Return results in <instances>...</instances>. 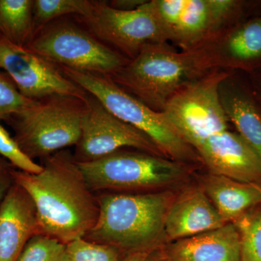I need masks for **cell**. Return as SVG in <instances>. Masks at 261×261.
Listing matches in <instances>:
<instances>
[{"label": "cell", "mask_w": 261, "mask_h": 261, "mask_svg": "<svg viewBox=\"0 0 261 261\" xmlns=\"http://www.w3.org/2000/svg\"><path fill=\"white\" fill-rule=\"evenodd\" d=\"M40 172L13 170L15 183L32 197L37 233L64 244L84 238L97 223V196L90 190L74 156L68 149L43 159Z\"/></svg>", "instance_id": "obj_1"}, {"label": "cell", "mask_w": 261, "mask_h": 261, "mask_svg": "<svg viewBox=\"0 0 261 261\" xmlns=\"http://www.w3.org/2000/svg\"><path fill=\"white\" fill-rule=\"evenodd\" d=\"M176 195L171 191L102 192L97 223L84 237L124 254L150 253L166 245L165 219Z\"/></svg>", "instance_id": "obj_2"}, {"label": "cell", "mask_w": 261, "mask_h": 261, "mask_svg": "<svg viewBox=\"0 0 261 261\" xmlns=\"http://www.w3.org/2000/svg\"><path fill=\"white\" fill-rule=\"evenodd\" d=\"M214 70L205 46L178 51L168 43L147 46L111 75L127 93L154 111L163 112L184 86Z\"/></svg>", "instance_id": "obj_3"}, {"label": "cell", "mask_w": 261, "mask_h": 261, "mask_svg": "<svg viewBox=\"0 0 261 261\" xmlns=\"http://www.w3.org/2000/svg\"><path fill=\"white\" fill-rule=\"evenodd\" d=\"M61 68L68 79L97 98L117 118L147 135L165 157L190 165L201 162L197 152L178 135L164 113L152 110L127 93L108 75Z\"/></svg>", "instance_id": "obj_4"}, {"label": "cell", "mask_w": 261, "mask_h": 261, "mask_svg": "<svg viewBox=\"0 0 261 261\" xmlns=\"http://www.w3.org/2000/svg\"><path fill=\"white\" fill-rule=\"evenodd\" d=\"M92 192L142 193L180 183L192 165L142 151L119 149L88 162H77Z\"/></svg>", "instance_id": "obj_5"}, {"label": "cell", "mask_w": 261, "mask_h": 261, "mask_svg": "<svg viewBox=\"0 0 261 261\" xmlns=\"http://www.w3.org/2000/svg\"><path fill=\"white\" fill-rule=\"evenodd\" d=\"M86 99L56 95L34 102L8 121L13 139L29 159L42 160L76 145L82 132Z\"/></svg>", "instance_id": "obj_6"}, {"label": "cell", "mask_w": 261, "mask_h": 261, "mask_svg": "<svg viewBox=\"0 0 261 261\" xmlns=\"http://www.w3.org/2000/svg\"><path fill=\"white\" fill-rule=\"evenodd\" d=\"M167 35L188 51L203 47L245 20L249 3L240 0H152Z\"/></svg>", "instance_id": "obj_7"}, {"label": "cell", "mask_w": 261, "mask_h": 261, "mask_svg": "<svg viewBox=\"0 0 261 261\" xmlns=\"http://www.w3.org/2000/svg\"><path fill=\"white\" fill-rule=\"evenodd\" d=\"M25 47L59 67L108 76L129 61L68 20L53 21L39 29Z\"/></svg>", "instance_id": "obj_8"}, {"label": "cell", "mask_w": 261, "mask_h": 261, "mask_svg": "<svg viewBox=\"0 0 261 261\" xmlns=\"http://www.w3.org/2000/svg\"><path fill=\"white\" fill-rule=\"evenodd\" d=\"M230 74L214 69L184 86L163 111L178 135L195 149L207 138L228 129L220 97L221 84Z\"/></svg>", "instance_id": "obj_9"}, {"label": "cell", "mask_w": 261, "mask_h": 261, "mask_svg": "<svg viewBox=\"0 0 261 261\" xmlns=\"http://www.w3.org/2000/svg\"><path fill=\"white\" fill-rule=\"evenodd\" d=\"M89 32L133 59L149 45L168 43V37L153 2L130 11L111 8L107 1H91L82 17Z\"/></svg>", "instance_id": "obj_10"}, {"label": "cell", "mask_w": 261, "mask_h": 261, "mask_svg": "<svg viewBox=\"0 0 261 261\" xmlns=\"http://www.w3.org/2000/svg\"><path fill=\"white\" fill-rule=\"evenodd\" d=\"M86 106L73 154L76 162L94 161L126 147L165 157L147 135L117 118L89 93Z\"/></svg>", "instance_id": "obj_11"}, {"label": "cell", "mask_w": 261, "mask_h": 261, "mask_svg": "<svg viewBox=\"0 0 261 261\" xmlns=\"http://www.w3.org/2000/svg\"><path fill=\"white\" fill-rule=\"evenodd\" d=\"M0 69L9 75L20 94L31 100L56 95L86 99L88 94L68 79L58 65L1 35Z\"/></svg>", "instance_id": "obj_12"}, {"label": "cell", "mask_w": 261, "mask_h": 261, "mask_svg": "<svg viewBox=\"0 0 261 261\" xmlns=\"http://www.w3.org/2000/svg\"><path fill=\"white\" fill-rule=\"evenodd\" d=\"M211 173L261 186V157L236 132L211 136L195 149Z\"/></svg>", "instance_id": "obj_13"}, {"label": "cell", "mask_w": 261, "mask_h": 261, "mask_svg": "<svg viewBox=\"0 0 261 261\" xmlns=\"http://www.w3.org/2000/svg\"><path fill=\"white\" fill-rule=\"evenodd\" d=\"M214 69H261V15L239 22L205 44Z\"/></svg>", "instance_id": "obj_14"}, {"label": "cell", "mask_w": 261, "mask_h": 261, "mask_svg": "<svg viewBox=\"0 0 261 261\" xmlns=\"http://www.w3.org/2000/svg\"><path fill=\"white\" fill-rule=\"evenodd\" d=\"M36 233L35 205L30 195L15 182L0 203V261H17Z\"/></svg>", "instance_id": "obj_15"}, {"label": "cell", "mask_w": 261, "mask_h": 261, "mask_svg": "<svg viewBox=\"0 0 261 261\" xmlns=\"http://www.w3.org/2000/svg\"><path fill=\"white\" fill-rule=\"evenodd\" d=\"M226 223L202 187L176 196L165 219L166 244L221 227Z\"/></svg>", "instance_id": "obj_16"}, {"label": "cell", "mask_w": 261, "mask_h": 261, "mask_svg": "<svg viewBox=\"0 0 261 261\" xmlns=\"http://www.w3.org/2000/svg\"><path fill=\"white\" fill-rule=\"evenodd\" d=\"M162 250L171 261H240V239L233 222L166 244Z\"/></svg>", "instance_id": "obj_17"}, {"label": "cell", "mask_w": 261, "mask_h": 261, "mask_svg": "<svg viewBox=\"0 0 261 261\" xmlns=\"http://www.w3.org/2000/svg\"><path fill=\"white\" fill-rule=\"evenodd\" d=\"M220 97L228 121L261 157V104L252 87L230 75L221 84Z\"/></svg>", "instance_id": "obj_18"}, {"label": "cell", "mask_w": 261, "mask_h": 261, "mask_svg": "<svg viewBox=\"0 0 261 261\" xmlns=\"http://www.w3.org/2000/svg\"><path fill=\"white\" fill-rule=\"evenodd\" d=\"M202 190L226 223L261 203V186L209 173L202 178Z\"/></svg>", "instance_id": "obj_19"}, {"label": "cell", "mask_w": 261, "mask_h": 261, "mask_svg": "<svg viewBox=\"0 0 261 261\" xmlns=\"http://www.w3.org/2000/svg\"><path fill=\"white\" fill-rule=\"evenodd\" d=\"M34 0H0V35L25 47L35 34Z\"/></svg>", "instance_id": "obj_20"}, {"label": "cell", "mask_w": 261, "mask_h": 261, "mask_svg": "<svg viewBox=\"0 0 261 261\" xmlns=\"http://www.w3.org/2000/svg\"><path fill=\"white\" fill-rule=\"evenodd\" d=\"M240 239V261H261V203L233 221Z\"/></svg>", "instance_id": "obj_21"}, {"label": "cell", "mask_w": 261, "mask_h": 261, "mask_svg": "<svg viewBox=\"0 0 261 261\" xmlns=\"http://www.w3.org/2000/svg\"><path fill=\"white\" fill-rule=\"evenodd\" d=\"M90 3L89 0H34L33 13L35 33L64 15L85 16Z\"/></svg>", "instance_id": "obj_22"}, {"label": "cell", "mask_w": 261, "mask_h": 261, "mask_svg": "<svg viewBox=\"0 0 261 261\" xmlns=\"http://www.w3.org/2000/svg\"><path fill=\"white\" fill-rule=\"evenodd\" d=\"M123 255L116 247L82 238L65 245L63 261H119Z\"/></svg>", "instance_id": "obj_23"}, {"label": "cell", "mask_w": 261, "mask_h": 261, "mask_svg": "<svg viewBox=\"0 0 261 261\" xmlns=\"http://www.w3.org/2000/svg\"><path fill=\"white\" fill-rule=\"evenodd\" d=\"M65 245L56 238L36 233L23 247L17 261H63Z\"/></svg>", "instance_id": "obj_24"}, {"label": "cell", "mask_w": 261, "mask_h": 261, "mask_svg": "<svg viewBox=\"0 0 261 261\" xmlns=\"http://www.w3.org/2000/svg\"><path fill=\"white\" fill-rule=\"evenodd\" d=\"M34 102L23 97L9 75L0 69V121L8 122Z\"/></svg>", "instance_id": "obj_25"}, {"label": "cell", "mask_w": 261, "mask_h": 261, "mask_svg": "<svg viewBox=\"0 0 261 261\" xmlns=\"http://www.w3.org/2000/svg\"><path fill=\"white\" fill-rule=\"evenodd\" d=\"M0 155L9 161L10 164L25 172L37 173L42 170V165L25 155L8 130L0 123Z\"/></svg>", "instance_id": "obj_26"}, {"label": "cell", "mask_w": 261, "mask_h": 261, "mask_svg": "<svg viewBox=\"0 0 261 261\" xmlns=\"http://www.w3.org/2000/svg\"><path fill=\"white\" fill-rule=\"evenodd\" d=\"M11 166L4 158H0V203L15 183L13 175L14 169Z\"/></svg>", "instance_id": "obj_27"}, {"label": "cell", "mask_w": 261, "mask_h": 261, "mask_svg": "<svg viewBox=\"0 0 261 261\" xmlns=\"http://www.w3.org/2000/svg\"><path fill=\"white\" fill-rule=\"evenodd\" d=\"M147 2L146 0H113L108 4L114 9L130 11L137 9Z\"/></svg>", "instance_id": "obj_28"}, {"label": "cell", "mask_w": 261, "mask_h": 261, "mask_svg": "<svg viewBox=\"0 0 261 261\" xmlns=\"http://www.w3.org/2000/svg\"><path fill=\"white\" fill-rule=\"evenodd\" d=\"M149 253L146 252H132L124 254L119 261H146Z\"/></svg>", "instance_id": "obj_29"}, {"label": "cell", "mask_w": 261, "mask_h": 261, "mask_svg": "<svg viewBox=\"0 0 261 261\" xmlns=\"http://www.w3.org/2000/svg\"><path fill=\"white\" fill-rule=\"evenodd\" d=\"M146 261H171L164 253L161 248L158 249V250H154L149 254L147 256V260Z\"/></svg>", "instance_id": "obj_30"}, {"label": "cell", "mask_w": 261, "mask_h": 261, "mask_svg": "<svg viewBox=\"0 0 261 261\" xmlns=\"http://www.w3.org/2000/svg\"><path fill=\"white\" fill-rule=\"evenodd\" d=\"M252 89L259 102L261 104V73H252Z\"/></svg>", "instance_id": "obj_31"}]
</instances>
